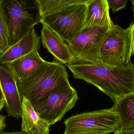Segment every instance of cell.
Wrapping results in <instances>:
<instances>
[{
    "mask_svg": "<svg viewBox=\"0 0 134 134\" xmlns=\"http://www.w3.org/2000/svg\"><path fill=\"white\" fill-rule=\"evenodd\" d=\"M75 78L92 84L116 104L134 92V65L112 66L103 63L66 65Z\"/></svg>",
    "mask_w": 134,
    "mask_h": 134,
    "instance_id": "6da1fadb",
    "label": "cell"
},
{
    "mask_svg": "<svg viewBox=\"0 0 134 134\" xmlns=\"http://www.w3.org/2000/svg\"><path fill=\"white\" fill-rule=\"evenodd\" d=\"M65 66L56 61H46L28 77L17 81L22 100L28 99L34 108L49 94L71 87Z\"/></svg>",
    "mask_w": 134,
    "mask_h": 134,
    "instance_id": "7a4b0ae2",
    "label": "cell"
},
{
    "mask_svg": "<svg viewBox=\"0 0 134 134\" xmlns=\"http://www.w3.org/2000/svg\"><path fill=\"white\" fill-rule=\"evenodd\" d=\"M9 47L29 34L42 17L38 0H3Z\"/></svg>",
    "mask_w": 134,
    "mask_h": 134,
    "instance_id": "3957f363",
    "label": "cell"
},
{
    "mask_svg": "<svg viewBox=\"0 0 134 134\" xmlns=\"http://www.w3.org/2000/svg\"><path fill=\"white\" fill-rule=\"evenodd\" d=\"M63 134H109L120 125L119 117L114 106L72 115L64 122Z\"/></svg>",
    "mask_w": 134,
    "mask_h": 134,
    "instance_id": "277c9868",
    "label": "cell"
},
{
    "mask_svg": "<svg viewBox=\"0 0 134 134\" xmlns=\"http://www.w3.org/2000/svg\"><path fill=\"white\" fill-rule=\"evenodd\" d=\"M133 23L126 29L114 24L108 32L101 46L100 61L106 65L126 66L132 63L131 28Z\"/></svg>",
    "mask_w": 134,
    "mask_h": 134,
    "instance_id": "5b68a950",
    "label": "cell"
},
{
    "mask_svg": "<svg viewBox=\"0 0 134 134\" xmlns=\"http://www.w3.org/2000/svg\"><path fill=\"white\" fill-rule=\"evenodd\" d=\"M90 1L72 5L43 17L41 23L55 31L68 45L83 28L87 4Z\"/></svg>",
    "mask_w": 134,
    "mask_h": 134,
    "instance_id": "8992f818",
    "label": "cell"
},
{
    "mask_svg": "<svg viewBox=\"0 0 134 134\" xmlns=\"http://www.w3.org/2000/svg\"><path fill=\"white\" fill-rule=\"evenodd\" d=\"M111 26L83 28L68 45L73 57L70 64L102 63L99 59L100 49Z\"/></svg>",
    "mask_w": 134,
    "mask_h": 134,
    "instance_id": "52a82bcc",
    "label": "cell"
},
{
    "mask_svg": "<svg viewBox=\"0 0 134 134\" xmlns=\"http://www.w3.org/2000/svg\"><path fill=\"white\" fill-rule=\"evenodd\" d=\"M79 99L77 91L71 86L49 94L34 109L52 126L61 121Z\"/></svg>",
    "mask_w": 134,
    "mask_h": 134,
    "instance_id": "ba28073f",
    "label": "cell"
},
{
    "mask_svg": "<svg viewBox=\"0 0 134 134\" xmlns=\"http://www.w3.org/2000/svg\"><path fill=\"white\" fill-rule=\"evenodd\" d=\"M0 83L8 116L19 119L22 114V100L17 87V81L10 69L1 64Z\"/></svg>",
    "mask_w": 134,
    "mask_h": 134,
    "instance_id": "9c48e42d",
    "label": "cell"
},
{
    "mask_svg": "<svg viewBox=\"0 0 134 134\" xmlns=\"http://www.w3.org/2000/svg\"><path fill=\"white\" fill-rule=\"evenodd\" d=\"M42 25L41 38L44 47L53 55L55 61L66 65L71 63L73 57L68 45L48 26Z\"/></svg>",
    "mask_w": 134,
    "mask_h": 134,
    "instance_id": "30bf717a",
    "label": "cell"
},
{
    "mask_svg": "<svg viewBox=\"0 0 134 134\" xmlns=\"http://www.w3.org/2000/svg\"><path fill=\"white\" fill-rule=\"evenodd\" d=\"M41 37L33 29L0 57V64L6 65L35 51H39Z\"/></svg>",
    "mask_w": 134,
    "mask_h": 134,
    "instance_id": "8fae6325",
    "label": "cell"
},
{
    "mask_svg": "<svg viewBox=\"0 0 134 134\" xmlns=\"http://www.w3.org/2000/svg\"><path fill=\"white\" fill-rule=\"evenodd\" d=\"M22 131L28 134H49V124L35 110L30 101L23 97L22 101Z\"/></svg>",
    "mask_w": 134,
    "mask_h": 134,
    "instance_id": "7c38bea8",
    "label": "cell"
},
{
    "mask_svg": "<svg viewBox=\"0 0 134 134\" xmlns=\"http://www.w3.org/2000/svg\"><path fill=\"white\" fill-rule=\"evenodd\" d=\"M113 21L109 15V8L107 0H90L87 9L83 28L109 26Z\"/></svg>",
    "mask_w": 134,
    "mask_h": 134,
    "instance_id": "4fadbf2b",
    "label": "cell"
},
{
    "mask_svg": "<svg viewBox=\"0 0 134 134\" xmlns=\"http://www.w3.org/2000/svg\"><path fill=\"white\" fill-rule=\"evenodd\" d=\"M46 61L39 55V51H35L4 65L18 81L30 75Z\"/></svg>",
    "mask_w": 134,
    "mask_h": 134,
    "instance_id": "5bb4252c",
    "label": "cell"
},
{
    "mask_svg": "<svg viewBox=\"0 0 134 134\" xmlns=\"http://www.w3.org/2000/svg\"><path fill=\"white\" fill-rule=\"evenodd\" d=\"M114 106L119 117V128L134 129V92L125 96Z\"/></svg>",
    "mask_w": 134,
    "mask_h": 134,
    "instance_id": "9a60e30c",
    "label": "cell"
},
{
    "mask_svg": "<svg viewBox=\"0 0 134 134\" xmlns=\"http://www.w3.org/2000/svg\"><path fill=\"white\" fill-rule=\"evenodd\" d=\"M87 0H38L42 17L59 12L68 6Z\"/></svg>",
    "mask_w": 134,
    "mask_h": 134,
    "instance_id": "2e32d148",
    "label": "cell"
},
{
    "mask_svg": "<svg viewBox=\"0 0 134 134\" xmlns=\"http://www.w3.org/2000/svg\"><path fill=\"white\" fill-rule=\"evenodd\" d=\"M9 48L8 31L4 14V1L0 0V55L1 56Z\"/></svg>",
    "mask_w": 134,
    "mask_h": 134,
    "instance_id": "e0dca14e",
    "label": "cell"
},
{
    "mask_svg": "<svg viewBox=\"0 0 134 134\" xmlns=\"http://www.w3.org/2000/svg\"><path fill=\"white\" fill-rule=\"evenodd\" d=\"M109 8L113 13L126 8L127 0H107Z\"/></svg>",
    "mask_w": 134,
    "mask_h": 134,
    "instance_id": "ac0fdd59",
    "label": "cell"
},
{
    "mask_svg": "<svg viewBox=\"0 0 134 134\" xmlns=\"http://www.w3.org/2000/svg\"><path fill=\"white\" fill-rule=\"evenodd\" d=\"M114 133V134H134V129L126 130L118 128Z\"/></svg>",
    "mask_w": 134,
    "mask_h": 134,
    "instance_id": "d6986e66",
    "label": "cell"
},
{
    "mask_svg": "<svg viewBox=\"0 0 134 134\" xmlns=\"http://www.w3.org/2000/svg\"><path fill=\"white\" fill-rule=\"evenodd\" d=\"M6 116L3 115H0V132L2 131L6 127V125L5 122Z\"/></svg>",
    "mask_w": 134,
    "mask_h": 134,
    "instance_id": "ffe728a7",
    "label": "cell"
},
{
    "mask_svg": "<svg viewBox=\"0 0 134 134\" xmlns=\"http://www.w3.org/2000/svg\"><path fill=\"white\" fill-rule=\"evenodd\" d=\"M131 35H132V55L134 56V22L131 28Z\"/></svg>",
    "mask_w": 134,
    "mask_h": 134,
    "instance_id": "44dd1931",
    "label": "cell"
},
{
    "mask_svg": "<svg viewBox=\"0 0 134 134\" xmlns=\"http://www.w3.org/2000/svg\"><path fill=\"white\" fill-rule=\"evenodd\" d=\"M0 103L5 104V98L0 83Z\"/></svg>",
    "mask_w": 134,
    "mask_h": 134,
    "instance_id": "7402d4cb",
    "label": "cell"
},
{
    "mask_svg": "<svg viewBox=\"0 0 134 134\" xmlns=\"http://www.w3.org/2000/svg\"><path fill=\"white\" fill-rule=\"evenodd\" d=\"M0 134H28L25 133L23 131H19V132H5L3 131L0 132Z\"/></svg>",
    "mask_w": 134,
    "mask_h": 134,
    "instance_id": "603a6c76",
    "label": "cell"
},
{
    "mask_svg": "<svg viewBox=\"0 0 134 134\" xmlns=\"http://www.w3.org/2000/svg\"><path fill=\"white\" fill-rule=\"evenodd\" d=\"M4 104H1V103H0V112L2 110V109H3L4 106Z\"/></svg>",
    "mask_w": 134,
    "mask_h": 134,
    "instance_id": "cb8c5ba5",
    "label": "cell"
},
{
    "mask_svg": "<svg viewBox=\"0 0 134 134\" xmlns=\"http://www.w3.org/2000/svg\"><path fill=\"white\" fill-rule=\"evenodd\" d=\"M131 3L133 6V10L134 12V1H131Z\"/></svg>",
    "mask_w": 134,
    "mask_h": 134,
    "instance_id": "d4e9b609",
    "label": "cell"
},
{
    "mask_svg": "<svg viewBox=\"0 0 134 134\" xmlns=\"http://www.w3.org/2000/svg\"><path fill=\"white\" fill-rule=\"evenodd\" d=\"M1 55H0V57H1Z\"/></svg>",
    "mask_w": 134,
    "mask_h": 134,
    "instance_id": "484cf974",
    "label": "cell"
}]
</instances>
